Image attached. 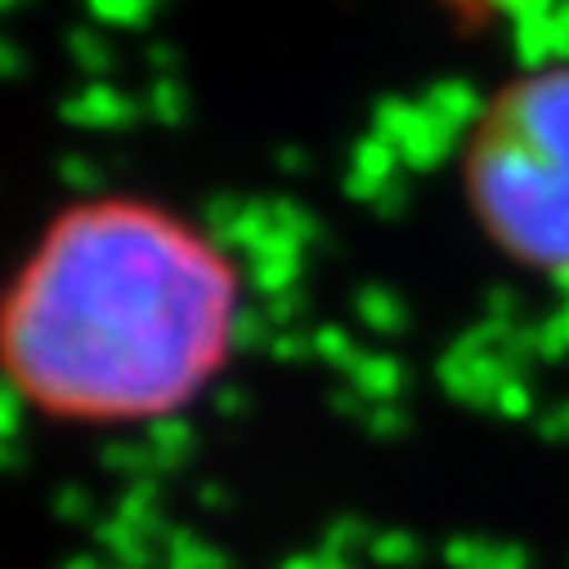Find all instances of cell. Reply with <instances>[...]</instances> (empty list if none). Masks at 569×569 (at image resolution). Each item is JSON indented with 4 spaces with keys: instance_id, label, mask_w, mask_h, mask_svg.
<instances>
[{
    "instance_id": "1",
    "label": "cell",
    "mask_w": 569,
    "mask_h": 569,
    "mask_svg": "<svg viewBox=\"0 0 569 569\" xmlns=\"http://www.w3.org/2000/svg\"><path fill=\"white\" fill-rule=\"evenodd\" d=\"M229 256L144 198L54 216L0 297V372L63 421L130 426L198 399L238 337Z\"/></svg>"
},
{
    "instance_id": "2",
    "label": "cell",
    "mask_w": 569,
    "mask_h": 569,
    "mask_svg": "<svg viewBox=\"0 0 569 569\" xmlns=\"http://www.w3.org/2000/svg\"><path fill=\"white\" fill-rule=\"evenodd\" d=\"M462 189L480 233L516 264L569 278V68L507 81L471 126Z\"/></svg>"
}]
</instances>
